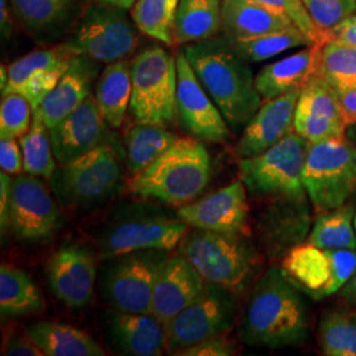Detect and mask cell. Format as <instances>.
I'll return each instance as SVG.
<instances>
[{"label":"cell","mask_w":356,"mask_h":356,"mask_svg":"<svg viewBox=\"0 0 356 356\" xmlns=\"http://www.w3.org/2000/svg\"><path fill=\"white\" fill-rule=\"evenodd\" d=\"M307 335L309 312L300 289L282 268H269L245 306L241 326L243 342L276 350L301 346Z\"/></svg>","instance_id":"cell-1"},{"label":"cell","mask_w":356,"mask_h":356,"mask_svg":"<svg viewBox=\"0 0 356 356\" xmlns=\"http://www.w3.org/2000/svg\"><path fill=\"white\" fill-rule=\"evenodd\" d=\"M184 53L229 128L245 127L263 103L250 63L232 51L223 36L188 44Z\"/></svg>","instance_id":"cell-2"},{"label":"cell","mask_w":356,"mask_h":356,"mask_svg":"<svg viewBox=\"0 0 356 356\" xmlns=\"http://www.w3.org/2000/svg\"><path fill=\"white\" fill-rule=\"evenodd\" d=\"M210 154L197 138H178L151 165L134 176L129 188L145 200L186 204L207 186Z\"/></svg>","instance_id":"cell-3"},{"label":"cell","mask_w":356,"mask_h":356,"mask_svg":"<svg viewBox=\"0 0 356 356\" xmlns=\"http://www.w3.org/2000/svg\"><path fill=\"white\" fill-rule=\"evenodd\" d=\"M178 252L206 282L223 286L235 296L244 292L256 275L257 254L244 235L194 229L185 234Z\"/></svg>","instance_id":"cell-4"},{"label":"cell","mask_w":356,"mask_h":356,"mask_svg":"<svg viewBox=\"0 0 356 356\" xmlns=\"http://www.w3.org/2000/svg\"><path fill=\"white\" fill-rule=\"evenodd\" d=\"M188 227L177 213L160 206L129 204L104 225L98 236L99 254L107 260L141 250L173 251Z\"/></svg>","instance_id":"cell-5"},{"label":"cell","mask_w":356,"mask_h":356,"mask_svg":"<svg viewBox=\"0 0 356 356\" xmlns=\"http://www.w3.org/2000/svg\"><path fill=\"white\" fill-rule=\"evenodd\" d=\"M131 78L129 111L136 123L170 126L177 118V57L151 45L134 57Z\"/></svg>","instance_id":"cell-6"},{"label":"cell","mask_w":356,"mask_h":356,"mask_svg":"<svg viewBox=\"0 0 356 356\" xmlns=\"http://www.w3.org/2000/svg\"><path fill=\"white\" fill-rule=\"evenodd\" d=\"M302 181L317 216L350 202L356 194V143L347 136L309 143Z\"/></svg>","instance_id":"cell-7"},{"label":"cell","mask_w":356,"mask_h":356,"mask_svg":"<svg viewBox=\"0 0 356 356\" xmlns=\"http://www.w3.org/2000/svg\"><path fill=\"white\" fill-rule=\"evenodd\" d=\"M138 28L127 10L102 0L89 1L63 42L73 56L111 64L136 49Z\"/></svg>","instance_id":"cell-8"},{"label":"cell","mask_w":356,"mask_h":356,"mask_svg":"<svg viewBox=\"0 0 356 356\" xmlns=\"http://www.w3.org/2000/svg\"><path fill=\"white\" fill-rule=\"evenodd\" d=\"M122 177L118 153L110 141L104 140L73 161L58 165L48 181L60 204L79 209L111 197Z\"/></svg>","instance_id":"cell-9"},{"label":"cell","mask_w":356,"mask_h":356,"mask_svg":"<svg viewBox=\"0 0 356 356\" xmlns=\"http://www.w3.org/2000/svg\"><path fill=\"white\" fill-rule=\"evenodd\" d=\"M309 141L296 131L266 152L242 159L241 179L254 197L306 195L302 181Z\"/></svg>","instance_id":"cell-10"},{"label":"cell","mask_w":356,"mask_h":356,"mask_svg":"<svg viewBox=\"0 0 356 356\" xmlns=\"http://www.w3.org/2000/svg\"><path fill=\"white\" fill-rule=\"evenodd\" d=\"M169 251L141 250L107 259L103 294L115 310L151 314L154 285Z\"/></svg>","instance_id":"cell-11"},{"label":"cell","mask_w":356,"mask_h":356,"mask_svg":"<svg viewBox=\"0 0 356 356\" xmlns=\"http://www.w3.org/2000/svg\"><path fill=\"white\" fill-rule=\"evenodd\" d=\"M235 294L229 289L206 282L198 297L179 312L165 326V350L177 351L204 339L226 335L235 321Z\"/></svg>","instance_id":"cell-12"},{"label":"cell","mask_w":356,"mask_h":356,"mask_svg":"<svg viewBox=\"0 0 356 356\" xmlns=\"http://www.w3.org/2000/svg\"><path fill=\"white\" fill-rule=\"evenodd\" d=\"M63 226V216L45 184L33 175L13 179L10 229L24 242H42Z\"/></svg>","instance_id":"cell-13"},{"label":"cell","mask_w":356,"mask_h":356,"mask_svg":"<svg viewBox=\"0 0 356 356\" xmlns=\"http://www.w3.org/2000/svg\"><path fill=\"white\" fill-rule=\"evenodd\" d=\"M177 119L200 140L220 143L229 138V126L193 70L184 51L177 53Z\"/></svg>","instance_id":"cell-14"},{"label":"cell","mask_w":356,"mask_h":356,"mask_svg":"<svg viewBox=\"0 0 356 356\" xmlns=\"http://www.w3.org/2000/svg\"><path fill=\"white\" fill-rule=\"evenodd\" d=\"M306 195H277L260 214L259 241L268 256L280 259L302 244L313 227L312 204Z\"/></svg>","instance_id":"cell-15"},{"label":"cell","mask_w":356,"mask_h":356,"mask_svg":"<svg viewBox=\"0 0 356 356\" xmlns=\"http://www.w3.org/2000/svg\"><path fill=\"white\" fill-rule=\"evenodd\" d=\"M293 127L309 143L346 136L337 90L325 78L316 74L301 90Z\"/></svg>","instance_id":"cell-16"},{"label":"cell","mask_w":356,"mask_h":356,"mask_svg":"<svg viewBox=\"0 0 356 356\" xmlns=\"http://www.w3.org/2000/svg\"><path fill=\"white\" fill-rule=\"evenodd\" d=\"M97 267V256L88 247L65 244L51 254L47 264L51 293L69 307L88 305L94 294Z\"/></svg>","instance_id":"cell-17"},{"label":"cell","mask_w":356,"mask_h":356,"mask_svg":"<svg viewBox=\"0 0 356 356\" xmlns=\"http://www.w3.org/2000/svg\"><path fill=\"white\" fill-rule=\"evenodd\" d=\"M248 213L247 188L242 179L216 191L201 201L182 204L177 210L179 218L194 229L239 235L247 231Z\"/></svg>","instance_id":"cell-18"},{"label":"cell","mask_w":356,"mask_h":356,"mask_svg":"<svg viewBox=\"0 0 356 356\" xmlns=\"http://www.w3.org/2000/svg\"><path fill=\"white\" fill-rule=\"evenodd\" d=\"M107 126L95 97L90 95L73 113L49 128L57 164H67L102 144L107 136Z\"/></svg>","instance_id":"cell-19"},{"label":"cell","mask_w":356,"mask_h":356,"mask_svg":"<svg viewBox=\"0 0 356 356\" xmlns=\"http://www.w3.org/2000/svg\"><path fill=\"white\" fill-rule=\"evenodd\" d=\"M301 90L261 103L235 145V152L241 159L266 152L294 131V113Z\"/></svg>","instance_id":"cell-20"},{"label":"cell","mask_w":356,"mask_h":356,"mask_svg":"<svg viewBox=\"0 0 356 356\" xmlns=\"http://www.w3.org/2000/svg\"><path fill=\"white\" fill-rule=\"evenodd\" d=\"M206 280L181 254L169 256L154 285L151 314L170 322L204 291Z\"/></svg>","instance_id":"cell-21"},{"label":"cell","mask_w":356,"mask_h":356,"mask_svg":"<svg viewBox=\"0 0 356 356\" xmlns=\"http://www.w3.org/2000/svg\"><path fill=\"white\" fill-rule=\"evenodd\" d=\"M107 332L115 348L129 356H159L165 350V326L153 314L111 310Z\"/></svg>","instance_id":"cell-22"},{"label":"cell","mask_w":356,"mask_h":356,"mask_svg":"<svg viewBox=\"0 0 356 356\" xmlns=\"http://www.w3.org/2000/svg\"><path fill=\"white\" fill-rule=\"evenodd\" d=\"M99 64L86 56L72 57L58 85L38 108L47 127H54L89 98L99 76Z\"/></svg>","instance_id":"cell-23"},{"label":"cell","mask_w":356,"mask_h":356,"mask_svg":"<svg viewBox=\"0 0 356 356\" xmlns=\"http://www.w3.org/2000/svg\"><path fill=\"white\" fill-rule=\"evenodd\" d=\"M321 45L313 44L266 65L254 76L263 101L277 98L293 90H301L318 72Z\"/></svg>","instance_id":"cell-24"},{"label":"cell","mask_w":356,"mask_h":356,"mask_svg":"<svg viewBox=\"0 0 356 356\" xmlns=\"http://www.w3.org/2000/svg\"><path fill=\"white\" fill-rule=\"evenodd\" d=\"M19 24L36 38H56L72 29L83 13L86 0H10Z\"/></svg>","instance_id":"cell-25"},{"label":"cell","mask_w":356,"mask_h":356,"mask_svg":"<svg viewBox=\"0 0 356 356\" xmlns=\"http://www.w3.org/2000/svg\"><path fill=\"white\" fill-rule=\"evenodd\" d=\"M294 26L277 10L256 0H222V32L226 38H254Z\"/></svg>","instance_id":"cell-26"},{"label":"cell","mask_w":356,"mask_h":356,"mask_svg":"<svg viewBox=\"0 0 356 356\" xmlns=\"http://www.w3.org/2000/svg\"><path fill=\"white\" fill-rule=\"evenodd\" d=\"M281 268L300 291L316 300L323 297L331 277L327 250H322L312 243H302L282 257Z\"/></svg>","instance_id":"cell-27"},{"label":"cell","mask_w":356,"mask_h":356,"mask_svg":"<svg viewBox=\"0 0 356 356\" xmlns=\"http://www.w3.org/2000/svg\"><path fill=\"white\" fill-rule=\"evenodd\" d=\"M26 334L38 344L45 356H103L97 341L74 326L41 321L31 325Z\"/></svg>","instance_id":"cell-28"},{"label":"cell","mask_w":356,"mask_h":356,"mask_svg":"<svg viewBox=\"0 0 356 356\" xmlns=\"http://www.w3.org/2000/svg\"><path fill=\"white\" fill-rule=\"evenodd\" d=\"M132 95L131 64L123 58L107 65L97 82L95 99L108 127L119 128L129 110Z\"/></svg>","instance_id":"cell-29"},{"label":"cell","mask_w":356,"mask_h":356,"mask_svg":"<svg viewBox=\"0 0 356 356\" xmlns=\"http://www.w3.org/2000/svg\"><path fill=\"white\" fill-rule=\"evenodd\" d=\"M222 29V0H179L175 44L188 45L216 38Z\"/></svg>","instance_id":"cell-30"},{"label":"cell","mask_w":356,"mask_h":356,"mask_svg":"<svg viewBox=\"0 0 356 356\" xmlns=\"http://www.w3.org/2000/svg\"><path fill=\"white\" fill-rule=\"evenodd\" d=\"M45 300L35 281L20 268L0 267V313L1 317H24L38 314Z\"/></svg>","instance_id":"cell-31"},{"label":"cell","mask_w":356,"mask_h":356,"mask_svg":"<svg viewBox=\"0 0 356 356\" xmlns=\"http://www.w3.org/2000/svg\"><path fill=\"white\" fill-rule=\"evenodd\" d=\"M223 38L229 48L247 63H263L284 51L313 45L312 40L296 26L254 38Z\"/></svg>","instance_id":"cell-32"},{"label":"cell","mask_w":356,"mask_h":356,"mask_svg":"<svg viewBox=\"0 0 356 356\" xmlns=\"http://www.w3.org/2000/svg\"><path fill=\"white\" fill-rule=\"evenodd\" d=\"M355 209L353 201L314 219L307 242L322 250H356Z\"/></svg>","instance_id":"cell-33"},{"label":"cell","mask_w":356,"mask_h":356,"mask_svg":"<svg viewBox=\"0 0 356 356\" xmlns=\"http://www.w3.org/2000/svg\"><path fill=\"white\" fill-rule=\"evenodd\" d=\"M318 342L323 355L356 356L355 309L338 306L322 314Z\"/></svg>","instance_id":"cell-34"},{"label":"cell","mask_w":356,"mask_h":356,"mask_svg":"<svg viewBox=\"0 0 356 356\" xmlns=\"http://www.w3.org/2000/svg\"><path fill=\"white\" fill-rule=\"evenodd\" d=\"M177 139L166 127L138 123L127 134L128 172L139 175Z\"/></svg>","instance_id":"cell-35"},{"label":"cell","mask_w":356,"mask_h":356,"mask_svg":"<svg viewBox=\"0 0 356 356\" xmlns=\"http://www.w3.org/2000/svg\"><path fill=\"white\" fill-rule=\"evenodd\" d=\"M179 0H136L131 19L143 35L168 47L175 44V19Z\"/></svg>","instance_id":"cell-36"},{"label":"cell","mask_w":356,"mask_h":356,"mask_svg":"<svg viewBox=\"0 0 356 356\" xmlns=\"http://www.w3.org/2000/svg\"><path fill=\"white\" fill-rule=\"evenodd\" d=\"M20 147L24 172L49 179L57 168V161L53 153L49 128L47 127L38 110L33 111L29 131L20 138Z\"/></svg>","instance_id":"cell-37"},{"label":"cell","mask_w":356,"mask_h":356,"mask_svg":"<svg viewBox=\"0 0 356 356\" xmlns=\"http://www.w3.org/2000/svg\"><path fill=\"white\" fill-rule=\"evenodd\" d=\"M317 74L334 89L356 88V47L331 41L322 44Z\"/></svg>","instance_id":"cell-38"},{"label":"cell","mask_w":356,"mask_h":356,"mask_svg":"<svg viewBox=\"0 0 356 356\" xmlns=\"http://www.w3.org/2000/svg\"><path fill=\"white\" fill-rule=\"evenodd\" d=\"M73 54L66 49L64 44L57 47L31 51L24 57L13 61L8 66V81L1 94L19 92L24 85L26 78L42 67H51L58 65L67 64Z\"/></svg>","instance_id":"cell-39"},{"label":"cell","mask_w":356,"mask_h":356,"mask_svg":"<svg viewBox=\"0 0 356 356\" xmlns=\"http://www.w3.org/2000/svg\"><path fill=\"white\" fill-rule=\"evenodd\" d=\"M33 108L24 95L19 92L3 94L0 104V136L20 139L29 131Z\"/></svg>","instance_id":"cell-40"},{"label":"cell","mask_w":356,"mask_h":356,"mask_svg":"<svg viewBox=\"0 0 356 356\" xmlns=\"http://www.w3.org/2000/svg\"><path fill=\"white\" fill-rule=\"evenodd\" d=\"M316 26L325 36L356 13V0H302Z\"/></svg>","instance_id":"cell-41"},{"label":"cell","mask_w":356,"mask_h":356,"mask_svg":"<svg viewBox=\"0 0 356 356\" xmlns=\"http://www.w3.org/2000/svg\"><path fill=\"white\" fill-rule=\"evenodd\" d=\"M69 64L70 61L67 64L58 65V66L42 67L26 78L19 94L26 97L28 102L31 103L33 111L38 110L41 103L45 101V98L56 89Z\"/></svg>","instance_id":"cell-42"},{"label":"cell","mask_w":356,"mask_h":356,"mask_svg":"<svg viewBox=\"0 0 356 356\" xmlns=\"http://www.w3.org/2000/svg\"><path fill=\"white\" fill-rule=\"evenodd\" d=\"M256 1L263 3L273 10L285 13L292 20L293 24L301 32H304L306 36L312 40L313 44H319V45L325 44L323 33L313 22L302 0H256Z\"/></svg>","instance_id":"cell-43"},{"label":"cell","mask_w":356,"mask_h":356,"mask_svg":"<svg viewBox=\"0 0 356 356\" xmlns=\"http://www.w3.org/2000/svg\"><path fill=\"white\" fill-rule=\"evenodd\" d=\"M327 254L330 257L331 277L323 297L339 292L356 272V250H327Z\"/></svg>","instance_id":"cell-44"},{"label":"cell","mask_w":356,"mask_h":356,"mask_svg":"<svg viewBox=\"0 0 356 356\" xmlns=\"http://www.w3.org/2000/svg\"><path fill=\"white\" fill-rule=\"evenodd\" d=\"M236 354L235 344L226 338V335H218L204 339L200 343L193 344L177 351L176 356H231Z\"/></svg>","instance_id":"cell-45"},{"label":"cell","mask_w":356,"mask_h":356,"mask_svg":"<svg viewBox=\"0 0 356 356\" xmlns=\"http://www.w3.org/2000/svg\"><path fill=\"white\" fill-rule=\"evenodd\" d=\"M0 166H1V172H6L8 175H20L22 170H24L22 147H19L16 139L1 138Z\"/></svg>","instance_id":"cell-46"},{"label":"cell","mask_w":356,"mask_h":356,"mask_svg":"<svg viewBox=\"0 0 356 356\" xmlns=\"http://www.w3.org/2000/svg\"><path fill=\"white\" fill-rule=\"evenodd\" d=\"M338 42L343 45L356 47V13L347 17L344 22L334 26L326 35V42ZM325 42V44H326Z\"/></svg>","instance_id":"cell-47"},{"label":"cell","mask_w":356,"mask_h":356,"mask_svg":"<svg viewBox=\"0 0 356 356\" xmlns=\"http://www.w3.org/2000/svg\"><path fill=\"white\" fill-rule=\"evenodd\" d=\"M13 179L8 173H0V227L1 234L10 229V207H11Z\"/></svg>","instance_id":"cell-48"},{"label":"cell","mask_w":356,"mask_h":356,"mask_svg":"<svg viewBox=\"0 0 356 356\" xmlns=\"http://www.w3.org/2000/svg\"><path fill=\"white\" fill-rule=\"evenodd\" d=\"M7 356H45L41 348L28 335H16L8 342L4 353Z\"/></svg>","instance_id":"cell-49"},{"label":"cell","mask_w":356,"mask_h":356,"mask_svg":"<svg viewBox=\"0 0 356 356\" xmlns=\"http://www.w3.org/2000/svg\"><path fill=\"white\" fill-rule=\"evenodd\" d=\"M337 94L346 127L356 124V88L337 90Z\"/></svg>","instance_id":"cell-50"},{"label":"cell","mask_w":356,"mask_h":356,"mask_svg":"<svg viewBox=\"0 0 356 356\" xmlns=\"http://www.w3.org/2000/svg\"><path fill=\"white\" fill-rule=\"evenodd\" d=\"M13 11L11 13L8 8L7 0H0V29L3 38H10L13 33L15 22L13 20Z\"/></svg>","instance_id":"cell-51"},{"label":"cell","mask_w":356,"mask_h":356,"mask_svg":"<svg viewBox=\"0 0 356 356\" xmlns=\"http://www.w3.org/2000/svg\"><path fill=\"white\" fill-rule=\"evenodd\" d=\"M339 293H341V297L348 305L356 307V272L343 288L339 291Z\"/></svg>","instance_id":"cell-52"},{"label":"cell","mask_w":356,"mask_h":356,"mask_svg":"<svg viewBox=\"0 0 356 356\" xmlns=\"http://www.w3.org/2000/svg\"><path fill=\"white\" fill-rule=\"evenodd\" d=\"M102 1H106V3H110V4H114V6H118V7L129 10V8L134 6V3H135L136 0H102Z\"/></svg>","instance_id":"cell-53"},{"label":"cell","mask_w":356,"mask_h":356,"mask_svg":"<svg viewBox=\"0 0 356 356\" xmlns=\"http://www.w3.org/2000/svg\"><path fill=\"white\" fill-rule=\"evenodd\" d=\"M7 81H8V67L1 65V69H0V88H1V91L6 88Z\"/></svg>","instance_id":"cell-54"},{"label":"cell","mask_w":356,"mask_h":356,"mask_svg":"<svg viewBox=\"0 0 356 356\" xmlns=\"http://www.w3.org/2000/svg\"><path fill=\"white\" fill-rule=\"evenodd\" d=\"M346 136H347L350 140L356 143V124H353V126L347 127V129H346Z\"/></svg>","instance_id":"cell-55"},{"label":"cell","mask_w":356,"mask_h":356,"mask_svg":"<svg viewBox=\"0 0 356 356\" xmlns=\"http://www.w3.org/2000/svg\"><path fill=\"white\" fill-rule=\"evenodd\" d=\"M353 204H354V209H355V218H354V223H355V231H356V194L353 197Z\"/></svg>","instance_id":"cell-56"}]
</instances>
